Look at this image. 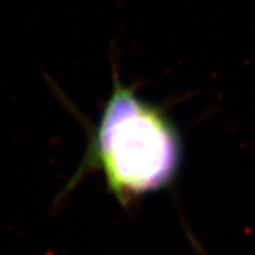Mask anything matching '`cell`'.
<instances>
[{
    "label": "cell",
    "mask_w": 255,
    "mask_h": 255,
    "mask_svg": "<svg viewBox=\"0 0 255 255\" xmlns=\"http://www.w3.org/2000/svg\"><path fill=\"white\" fill-rule=\"evenodd\" d=\"M182 143L177 127L159 106L135 94L112 73V91L97 125L84 163L67 190L89 171L101 172L121 206L169 188L177 178Z\"/></svg>",
    "instance_id": "1"
}]
</instances>
